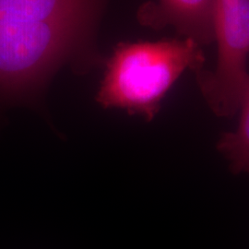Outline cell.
<instances>
[{"mask_svg":"<svg viewBox=\"0 0 249 249\" xmlns=\"http://www.w3.org/2000/svg\"><path fill=\"white\" fill-rule=\"evenodd\" d=\"M109 0H0V97L33 100L64 66L107 63L97 46Z\"/></svg>","mask_w":249,"mask_h":249,"instance_id":"obj_1","label":"cell"},{"mask_svg":"<svg viewBox=\"0 0 249 249\" xmlns=\"http://www.w3.org/2000/svg\"><path fill=\"white\" fill-rule=\"evenodd\" d=\"M202 48L187 38L121 42L106 63L96 101L152 120L167 91L186 71L203 70Z\"/></svg>","mask_w":249,"mask_h":249,"instance_id":"obj_2","label":"cell"},{"mask_svg":"<svg viewBox=\"0 0 249 249\" xmlns=\"http://www.w3.org/2000/svg\"><path fill=\"white\" fill-rule=\"evenodd\" d=\"M213 71L196 73L200 89L216 115L230 116L239 110L249 89V0H213Z\"/></svg>","mask_w":249,"mask_h":249,"instance_id":"obj_3","label":"cell"},{"mask_svg":"<svg viewBox=\"0 0 249 249\" xmlns=\"http://www.w3.org/2000/svg\"><path fill=\"white\" fill-rule=\"evenodd\" d=\"M137 18L156 31L173 27L200 46L214 43L213 0L148 1L138 9Z\"/></svg>","mask_w":249,"mask_h":249,"instance_id":"obj_4","label":"cell"},{"mask_svg":"<svg viewBox=\"0 0 249 249\" xmlns=\"http://www.w3.org/2000/svg\"><path fill=\"white\" fill-rule=\"evenodd\" d=\"M239 109V125L233 133L226 134L221 140L220 150L231 160L234 169L249 173V89Z\"/></svg>","mask_w":249,"mask_h":249,"instance_id":"obj_5","label":"cell"}]
</instances>
